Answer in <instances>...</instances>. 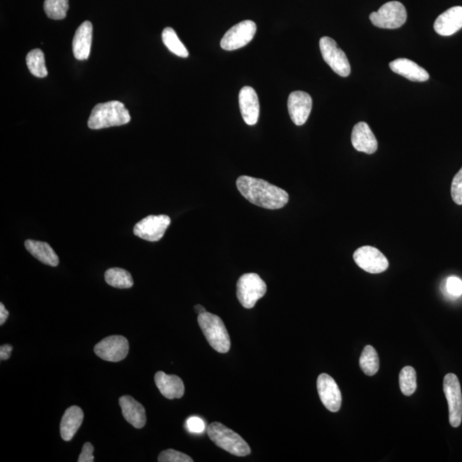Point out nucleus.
Wrapping results in <instances>:
<instances>
[{"mask_svg":"<svg viewBox=\"0 0 462 462\" xmlns=\"http://www.w3.org/2000/svg\"><path fill=\"white\" fill-rule=\"evenodd\" d=\"M170 225L167 215H150L136 223L134 234L136 237L149 241H158L161 239Z\"/></svg>","mask_w":462,"mask_h":462,"instance_id":"nucleus-11","label":"nucleus"},{"mask_svg":"<svg viewBox=\"0 0 462 462\" xmlns=\"http://www.w3.org/2000/svg\"><path fill=\"white\" fill-rule=\"evenodd\" d=\"M94 446L90 442H85L82 447L80 456L78 458V462H94Z\"/></svg>","mask_w":462,"mask_h":462,"instance_id":"nucleus-34","label":"nucleus"},{"mask_svg":"<svg viewBox=\"0 0 462 462\" xmlns=\"http://www.w3.org/2000/svg\"><path fill=\"white\" fill-rule=\"evenodd\" d=\"M92 40L93 25L90 22L86 21L77 29L75 33L73 43H72L75 59L78 60L89 59Z\"/></svg>","mask_w":462,"mask_h":462,"instance_id":"nucleus-20","label":"nucleus"},{"mask_svg":"<svg viewBox=\"0 0 462 462\" xmlns=\"http://www.w3.org/2000/svg\"><path fill=\"white\" fill-rule=\"evenodd\" d=\"M359 366L365 374L373 376L380 369V359L376 350L372 346L367 345L363 350L359 358Z\"/></svg>","mask_w":462,"mask_h":462,"instance_id":"nucleus-26","label":"nucleus"},{"mask_svg":"<svg viewBox=\"0 0 462 462\" xmlns=\"http://www.w3.org/2000/svg\"><path fill=\"white\" fill-rule=\"evenodd\" d=\"M444 392L449 405L450 425L459 427L462 422V394L456 375H446L444 380Z\"/></svg>","mask_w":462,"mask_h":462,"instance_id":"nucleus-9","label":"nucleus"},{"mask_svg":"<svg viewBox=\"0 0 462 462\" xmlns=\"http://www.w3.org/2000/svg\"><path fill=\"white\" fill-rule=\"evenodd\" d=\"M123 415L131 425L136 429H142L146 425L147 416L145 408L131 396H123L119 398Z\"/></svg>","mask_w":462,"mask_h":462,"instance_id":"nucleus-19","label":"nucleus"},{"mask_svg":"<svg viewBox=\"0 0 462 462\" xmlns=\"http://www.w3.org/2000/svg\"><path fill=\"white\" fill-rule=\"evenodd\" d=\"M158 461L160 462H192L193 459L186 454L169 449L160 454Z\"/></svg>","mask_w":462,"mask_h":462,"instance_id":"nucleus-30","label":"nucleus"},{"mask_svg":"<svg viewBox=\"0 0 462 462\" xmlns=\"http://www.w3.org/2000/svg\"><path fill=\"white\" fill-rule=\"evenodd\" d=\"M208 437L214 444L227 452L237 456H247L251 449L239 434L219 422L210 424L207 427Z\"/></svg>","mask_w":462,"mask_h":462,"instance_id":"nucleus-4","label":"nucleus"},{"mask_svg":"<svg viewBox=\"0 0 462 462\" xmlns=\"http://www.w3.org/2000/svg\"><path fill=\"white\" fill-rule=\"evenodd\" d=\"M26 62L29 70L36 77L44 78L47 75V67H45V56L40 49H35L29 52Z\"/></svg>","mask_w":462,"mask_h":462,"instance_id":"nucleus-27","label":"nucleus"},{"mask_svg":"<svg viewBox=\"0 0 462 462\" xmlns=\"http://www.w3.org/2000/svg\"><path fill=\"white\" fill-rule=\"evenodd\" d=\"M155 384L158 391L165 398L179 399L184 395L185 387L183 380L177 375H168L158 372L154 376Z\"/></svg>","mask_w":462,"mask_h":462,"instance_id":"nucleus-18","label":"nucleus"},{"mask_svg":"<svg viewBox=\"0 0 462 462\" xmlns=\"http://www.w3.org/2000/svg\"><path fill=\"white\" fill-rule=\"evenodd\" d=\"M105 282L117 289H130L134 285V280L130 272L122 268H111L105 274Z\"/></svg>","mask_w":462,"mask_h":462,"instance_id":"nucleus-24","label":"nucleus"},{"mask_svg":"<svg viewBox=\"0 0 462 462\" xmlns=\"http://www.w3.org/2000/svg\"><path fill=\"white\" fill-rule=\"evenodd\" d=\"M239 105L242 119L248 125H255L260 117V102L255 90L246 86L239 94Z\"/></svg>","mask_w":462,"mask_h":462,"instance_id":"nucleus-15","label":"nucleus"},{"mask_svg":"<svg viewBox=\"0 0 462 462\" xmlns=\"http://www.w3.org/2000/svg\"><path fill=\"white\" fill-rule=\"evenodd\" d=\"M446 292L458 297L462 295V281L456 276H450L445 283Z\"/></svg>","mask_w":462,"mask_h":462,"instance_id":"nucleus-32","label":"nucleus"},{"mask_svg":"<svg viewBox=\"0 0 462 462\" xmlns=\"http://www.w3.org/2000/svg\"><path fill=\"white\" fill-rule=\"evenodd\" d=\"M267 287L264 280L256 274L242 275L237 283V297L241 306L251 309L266 295Z\"/></svg>","mask_w":462,"mask_h":462,"instance_id":"nucleus-5","label":"nucleus"},{"mask_svg":"<svg viewBox=\"0 0 462 462\" xmlns=\"http://www.w3.org/2000/svg\"><path fill=\"white\" fill-rule=\"evenodd\" d=\"M354 260L359 268L372 274H378L387 270L389 261L376 248L364 246L356 250Z\"/></svg>","mask_w":462,"mask_h":462,"instance_id":"nucleus-12","label":"nucleus"},{"mask_svg":"<svg viewBox=\"0 0 462 462\" xmlns=\"http://www.w3.org/2000/svg\"><path fill=\"white\" fill-rule=\"evenodd\" d=\"M131 119L130 112L122 102L113 100L96 105L91 112L88 125L91 130H101L127 124Z\"/></svg>","mask_w":462,"mask_h":462,"instance_id":"nucleus-2","label":"nucleus"},{"mask_svg":"<svg viewBox=\"0 0 462 462\" xmlns=\"http://www.w3.org/2000/svg\"><path fill=\"white\" fill-rule=\"evenodd\" d=\"M352 145L355 150L373 154L378 150V141L369 125L359 122L355 125L351 135Z\"/></svg>","mask_w":462,"mask_h":462,"instance_id":"nucleus-17","label":"nucleus"},{"mask_svg":"<svg viewBox=\"0 0 462 462\" xmlns=\"http://www.w3.org/2000/svg\"><path fill=\"white\" fill-rule=\"evenodd\" d=\"M25 248L40 262L51 267L59 266V256L47 242L27 240L25 241Z\"/></svg>","mask_w":462,"mask_h":462,"instance_id":"nucleus-23","label":"nucleus"},{"mask_svg":"<svg viewBox=\"0 0 462 462\" xmlns=\"http://www.w3.org/2000/svg\"><path fill=\"white\" fill-rule=\"evenodd\" d=\"M321 54L328 66L335 73L342 77L350 75V64L342 49L338 47L336 41L329 37H322L320 40Z\"/></svg>","mask_w":462,"mask_h":462,"instance_id":"nucleus-7","label":"nucleus"},{"mask_svg":"<svg viewBox=\"0 0 462 462\" xmlns=\"http://www.w3.org/2000/svg\"><path fill=\"white\" fill-rule=\"evenodd\" d=\"M162 40L165 47L169 49L172 54L181 57V58H188L189 54L188 49L181 43L178 38L175 30L172 28H165L163 30Z\"/></svg>","mask_w":462,"mask_h":462,"instance_id":"nucleus-25","label":"nucleus"},{"mask_svg":"<svg viewBox=\"0 0 462 462\" xmlns=\"http://www.w3.org/2000/svg\"><path fill=\"white\" fill-rule=\"evenodd\" d=\"M452 197L457 204H462V168L454 176L452 184Z\"/></svg>","mask_w":462,"mask_h":462,"instance_id":"nucleus-31","label":"nucleus"},{"mask_svg":"<svg viewBox=\"0 0 462 462\" xmlns=\"http://www.w3.org/2000/svg\"><path fill=\"white\" fill-rule=\"evenodd\" d=\"M399 384L403 395L410 396L417 389V377L414 367L405 366L399 375Z\"/></svg>","mask_w":462,"mask_h":462,"instance_id":"nucleus-28","label":"nucleus"},{"mask_svg":"<svg viewBox=\"0 0 462 462\" xmlns=\"http://www.w3.org/2000/svg\"><path fill=\"white\" fill-rule=\"evenodd\" d=\"M195 311L198 313V315H200V314L206 313L207 310L202 305H196L195 306Z\"/></svg>","mask_w":462,"mask_h":462,"instance_id":"nucleus-37","label":"nucleus"},{"mask_svg":"<svg viewBox=\"0 0 462 462\" xmlns=\"http://www.w3.org/2000/svg\"><path fill=\"white\" fill-rule=\"evenodd\" d=\"M317 389L320 398L329 411L336 412L342 406V393L338 384L327 373H322L317 380Z\"/></svg>","mask_w":462,"mask_h":462,"instance_id":"nucleus-13","label":"nucleus"},{"mask_svg":"<svg viewBox=\"0 0 462 462\" xmlns=\"http://www.w3.org/2000/svg\"><path fill=\"white\" fill-rule=\"evenodd\" d=\"M68 9H69V0H45V13L49 18L54 20H62L66 18Z\"/></svg>","mask_w":462,"mask_h":462,"instance_id":"nucleus-29","label":"nucleus"},{"mask_svg":"<svg viewBox=\"0 0 462 462\" xmlns=\"http://www.w3.org/2000/svg\"><path fill=\"white\" fill-rule=\"evenodd\" d=\"M389 68L395 73L403 75L412 82H426L430 78L428 72L419 64L408 59H397L389 63Z\"/></svg>","mask_w":462,"mask_h":462,"instance_id":"nucleus-21","label":"nucleus"},{"mask_svg":"<svg viewBox=\"0 0 462 462\" xmlns=\"http://www.w3.org/2000/svg\"><path fill=\"white\" fill-rule=\"evenodd\" d=\"M257 31L255 22L246 20L230 29L223 36L221 45L223 50L234 51L245 47L253 39Z\"/></svg>","mask_w":462,"mask_h":462,"instance_id":"nucleus-8","label":"nucleus"},{"mask_svg":"<svg viewBox=\"0 0 462 462\" xmlns=\"http://www.w3.org/2000/svg\"><path fill=\"white\" fill-rule=\"evenodd\" d=\"M8 317L9 312L7 311L6 306L1 303V304H0V325L5 324L7 319H8Z\"/></svg>","mask_w":462,"mask_h":462,"instance_id":"nucleus-36","label":"nucleus"},{"mask_svg":"<svg viewBox=\"0 0 462 462\" xmlns=\"http://www.w3.org/2000/svg\"><path fill=\"white\" fill-rule=\"evenodd\" d=\"M83 418L82 409L77 406H72L64 412L60 423V434L64 441H70L74 438L82 426Z\"/></svg>","mask_w":462,"mask_h":462,"instance_id":"nucleus-22","label":"nucleus"},{"mask_svg":"<svg viewBox=\"0 0 462 462\" xmlns=\"http://www.w3.org/2000/svg\"><path fill=\"white\" fill-rule=\"evenodd\" d=\"M13 347L10 344H5L0 347V359L1 361H6L10 357L11 352H13Z\"/></svg>","mask_w":462,"mask_h":462,"instance_id":"nucleus-35","label":"nucleus"},{"mask_svg":"<svg viewBox=\"0 0 462 462\" xmlns=\"http://www.w3.org/2000/svg\"><path fill=\"white\" fill-rule=\"evenodd\" d=\"M186 427L189 433L200 434L206 430V423L202 419L193 416L187 419Z\"/></svg>","mask_w":462,"mask_h":462,"instance_id":"nucleus-33","label":"nucleus"},{"mask_svg":"<svg viewBox=\"0 0 462 462\" xmlns=\"http://www.w3.org/2000/svg\"><path fill=\"white\" fill-rule=\"evenodd\" d=\"M462 29V6L447 10L435 19V31L442 36H450Z\"/></svg>","mask_w":462,"mask_h":462,"instance_id":"nucleus-16","label":"nucleus"},{"mask_svg":"<svg viewBox=\"0 0 462 462\" xmlns=\"http://www.w3.org/2000/svg\"><path fill=\"white\" fill-rule=\"evenodd\" d=\"M313 107L312 97L302 91H295L288 100V110L291 120L297 126H301L308 119Z\"/></svg>","mask_w":462,"mask_h":462,"instance_id":"nucleus-14","label":"nucleus"},{"mask_svg":"<svg viewBox=\"0 0 462 462\" xmlns=\"http://www.w3.org/2000/svg\"><path fill=\"white\" fill-rule=\"evenodd\" d=\"M198 323L210 346L218 353H228L231 346L230 338L221 318L206 312L198 315Z\"/></svg>","mask_w":462,"mask_h":462,"instance_id":"nucleus-3","label":"nucleus"},{"mask_svg":"<svg viewBox=\"0 0 462 462\" xmlns=\"http://www.w3.org/2000/svg\"><path fill=\"white\" fill-rule=\"evenodd\" d=\"M237 187L249 202L266 209H281L289 202L285 191L259 178L241 176L237 180Z\"/></svg>","mask_w":462,"mask_h":462,"instance_id":"nucleus-1","label":"nucleus"},{"mask_svg":"<svg viewBox=\"0 0 462 462\" xmlns=\"http://www.w3.org/2000/svg\"><path fill=\"white\" fill-rule=\"evenodd\" d=\"M407 10L403 3L392 1L385 3L378 11L370 15L374 26L380 29H396L407 21Z\"/></svg>","mask_w":462,"mask_h":462,"instance_id":"nucleus-6","label":"nucleus"},{"mask_svg":"<svg viewBox=\"0 0 462 462\" xmlns=\"http://www.w3.org/2000/svg\"><path fill=\"white\" fill-rule=\"evenodd\" d=\"M130 345L127 338L114 335L101 340L94 347V353L104 361L119 362L123 361L128 354Z\"/></svg>","mask_w":462,"mask_h":462,"instance_id":"nucleus-10","label":"nucleus"}]
</instances>
